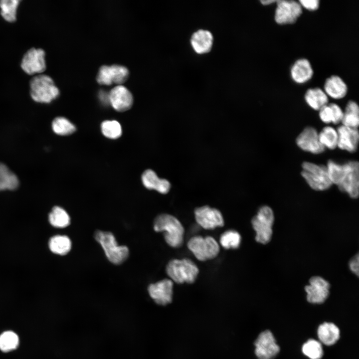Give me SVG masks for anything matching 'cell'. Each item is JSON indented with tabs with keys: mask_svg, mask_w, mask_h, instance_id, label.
<instances>
[{
	"mask_svg": "<svg viewBox=\"0 0 359 359\" xmlns=\"http://www.w3.org/2000/svg\"><path fill=\"white\" fill-rule=\"evenodd\" d=\"M333 184L346 192L353 198H357L359 193V164L352 161L341 164L334 180Z\"/></svg>",
	"mask_w": 359,
	"mask_h": 359,
	"instance_id": "6da1fadb",
	"label": "cell"
},
{
	"mask_svg": "<svg viewBox=\"0 0 359 359\" xmlns=\"http://www.w3.org/2000/svg\"><path fill=\"white\" fill-rule=\"evenodd\" d=\"M157 232H164L167 243L173 247H179L183 242L184 228L180 222L172 215L163 213L158 215L154 222Z\"/></svg>",
	"mask_w": 359,
	"mask_h": 359,
	"instance_id": "7a4b0ae2",
	"label": "cell"
},
{
	"mask_svg": "<svg viewBox=\"0 0 359 359\" xmlns=\"http://www.w3.org/2000/svg\"><path fill=\"white\" fill-rule=\"evenodd\" d=\"M31 98L39 103H50L59 95V90L52 79L48 75L38 74L30 81Z\"/></svg>",
	"mask_w": 359,
	"mask_h": 359,
	"instance_id": "3957f363",
	"label": "cell"
},
{
	"mask_svg": "<svg viewBox=\"0 0 359 359\" xmlns=\"http://www.w3.org/2000/svg\"><path fill=\"white\" fill-rule=\"evenodd\" d=\"M166 272L172 281L178 284H191L195 280L199 270L189 259H175L171 260L167 264Z\"/></svg>",
	"mask_w": 359,
	"mask_h": 359,
	"instance_id": "277c9868",
	"label": "cell"
},
{
	"mask_svg": "<svg viewBox=\"0 0 359 359\" xmlns=\"http://www.w3.org/2000/svg\"><path fill=\"white\" fill-rule=\"evenodd\" d=\"M95 240L101 245L108 259L114 264H120L129 256V249L126 246L118 245L114 235L110 232L96 231Z\"/></svg>",
	"mask_w": 359,
	"mask_h": 359,
	"instance_id": "5b68a950",
	"label": "cell"
},
{
	"mask_svg": "<svg viewBox=\"0 0 359 359\" xmlns=\"http://www.w3.org/2000/svg\"><path fill=\"white\" fill-rule=\"evenodd\" d=\"M302 167V176L314 190H325L333 184L330 179L326 166L304 162Z\"/></svg>",
	"mask_w": 359,
	"mask_h": 359,
	"instance_id": "8992f818",
	"label": "cell"
},
{
	"mask_svg": "<svg viewBox=\"0 0 359 359\" xmlns=\"http://www.w3.org/2000/svg\"><path fill=\"white\" fill-rule=\"evenodd\" d=\"M274 220V215L271 207L264 205L259 208L257 214L251 220L252 227L256 232L257 242L266 244L270 241Z\"/></svg>",
	"mask_w": 359,
	"mask_h": 359,
	"instance_id": "52a82bcc",
	"label": "cell"
},
{
	"mask_svg": "<svg viewBox=\"0 0 359 359\" xmlns=\"http://www.w3.org/2000/svg\"><path fill=\"white\" fill-rule=\"evenodd\" d=\"M187 246L194 256L201 261L215 258L220 250L218 243L211 236H193L189 240Z\"/></svg>",
	"mask_w": 359,
	"mask_h": 359,
	"instance_id": "ba28073f",
	"label": "cell"
},
{
	"mask_svg": "<svg viewBox=\"0 0 359 359\" xmlns=\"http://www.w3.org/2000/svg\"><path fill=\"white\" fill-rule=\"evenodd\" d=\"M276 3L274 19L279 24H293L302 13V6L298 1L279 0Z\"/></svg>",
	"mask_w": 359,
	"mask_h": 359,
	"instance_id": "9c48e42d",
	"label": "cell"
},
{
	"mask_svg": "<svg viewBox=\"0 0 359 359\" xmlns=\"http://www.w3.org/2000/svg\"><path fill=\"white\" fill-rule=\"evenodd\" d=\"M255 353L258 359H274L280 348L272 333L269 330L261 333L254 343Z\"/></svg>",
	"mask_w": 359,
	"mask_h": 359,
	"instance_id": "30bf717a",
	"label": "cell"
},
{
	"mask_svg": "<svg viewBox=\"0 0 359 359\" xmlns=\"http://www.w3.org/2000/svg\"><path fill=\"white\" fill-rule=\"evenodd\" d=\"M196 222L205 229H213L224 225V219L221 212L208 205L196 208L194 210Z\"/></svg>",
	"mask_w": 359,
	"mask_h": 359,
	"instance_id": "8fae6325",
	"label": "cell"
},
{
	"mask_svg": "<svg viewBox=\"0 0 359 359\" xmlns=\"http://www.w3.org/2000/svg\"><path fill=\"white\" fill-rule=\"evenodd\" d=\"M330 285L320 276H313L309 280V285L305 287L307 301L313 304L324 303L329 295Z\"/></svg>",
	"mask_w": 359,
	"mask_h": 359,
	"instance_id": "7c38bea8",
	"label": "cell"
},
{
	"mask_svg": "<svg viewBox=\"0 0 359 359\" xmlns=\"http://www.w3.org/2000/svg\"><path fill=\"white\" fill-rule=\"evenodd\" d=\"M45 55V52L42 49L30 48L22 58L21 68L29 75L43 72L46 69Z\"/></svg>",
	"mask_w": 359,
	"mask_h": 359,
	"instance_id": "4fadbf2b",
	"label": "cell"
},
{
	"mask_svg": "<svg viewBox=\"0 0 359 359\" xmlns=\"http://www.w3.org/2000/svg\"><path fill=\"white\" fill-rule=\"evenodd\" d=\"M129 75L128 69L121 65H103L100 67L97 76V81L100 84L110 85L112 84L120 85L124 83Z\"/></svg>",
	"mask_w": 359,
	"mask_h": 359,
	"instance_id": "5bb4252c",
	"label": "cell"
},
{
	"mask_svg": "<svg viewBox=\"0 0 359 359\" xmlns=\"http://www.w3.org/2000/svg\"><path fill=\"white\" fill-rule=\"evenodd\" d=\"M296 142L302 150L314 154H321L325 150L320 142L318 131L312 127L305 128L297 137Z\"/></svg>",
	"mask_w": 359,
	"mask_h": 359,
	"instance_id": "9a60e30c",
	"label": "cell"
},
{
	"mask_svg": "<svg viewBox=\"0 0 359 359\" xmlns=\"http://www.w3.org/2000/svg\"><path fill=\"white\" fill-rule=\"evenodd\" d=\"M173 282L165 279L150 284L148 288L150 296L158 305L165 306L172 301Z\"/></svg>",
	"mask_w": 359,
	"mask_h": 359,
	"instance_id": "2e32d148",
	"label": "cell"
},
{
	"mask_svg": "<svg viewBox=\"0 0 359 359\" xmlns=\"http://www.w3.org/2000/svg\"><path fill=\"white\" fill-rule=\"evenodd\" d=\"M108 95L109 104L117 111H127L132 106L133 96L130 91L123 85H118L114 87Z\"/></svg>",
	"mask_w": 359,
	"mask_h": 359,
	"instance_id": "e0dca14e",
	"label": "cell"
},
{
	"mask_svg": "<svg viewBox=\"0 0 359 359\" xmlns=\"http://www.w3.org/2000/svg\"><path fill=\"white\" fill-rule=\"evenodd\" d=\"M338 136L337 147L350 153L356 152L359 144L358 129L341 125L337 129Z\"/></svg>",
	"mask_w": 359,
	"mask_h": 359,
	"instance_id": "ac0fdd59",
	"label": "cell"
},
{
	"mask_svg": "<svg viewBox=\"0 0 359 359\" xmlns=\"http://www.w3.org/2000/svg\"><path fill=\"white\" fill-rule=\"evenodd\" d=\"M142 181L147 188L156 190L162 194L167 193L171 187L169 180L159 178L156 173L151 169L144 172L142 175Z\"/></svg>",
	"mask_w": 359,
	"mask_h": 359,
	"instance_id": "d6986e66",
	"label": "cell"
},
{
	"mask_svg": "<svg viewBox=\"0 0 359 359\" xmlns=\"http://www.w3.org/2000/svg\"><path fill=\"white\" fill-rule=\"evenodd\" d=\"M213 40V36L209 31L199 29L192 34L190 42L194 51L198 54H202L210 51Z\"/></svg>",
	"mask_w": 359,
	"mask_h": 359,
	"instance_id": "ffe728a7",
	"label": "cell"
},
{
	"mask_svg": "<svg viewBox=\"0 0 359 359\" xmlns=\"http://www.w3.org/2000/svg\"><path fill=\"white\" fill-rule=\"evenodd\" d=\"M313 70L309 61L305 58L296 60L291 68L292 79L299 84L304 83L313 76Z\"/></svg>",
	"mask_w": 359,
	"mask_h": 359,
	"instance_id": "44dd1931",
	"label": "cell"
},
{
	"mask_svg": "<svg viewBox=\"0 0 359 359\" xmlns=\"http://www.w3.org/2000/svg\"><path fill=\"white\" fill-rule=\"evenodd\" d=\"M324 90L327 95L333 98L339 99L346 95L348 87L340 77L332 75L326 80Z\"/></svg>",
	"mask_w": 359,
	"mask_h": 359,
	"instance_id": "7402d4cb",
	"label": "cell"
},
{
	"mask_svg": "<svg viewBox=\"0 0 359 359\" xmlns=\"http://www.w3.org/2000/svg\"><path fill=\"white\" fill-rule=\"evenodd\" d=\"M317 335L321 342L326 346H332L339 340L340 332L334 323L325 322L319 326Z\"/></svg>",
	"mask_w": 359,
	"mask_h": 359,
	"instance_id": "603a6c76",
	"label": "cell"
},
{
	"mask_svg": "<svg viewBox=\"0 0 359 359\" xmlns=\"http://www.w3.org/2000/svg\"><path fill=\"white\" fill-rule=\"evenodd\" d=\"M305 100L310 107L316 110H319L327 105L329 101L326 93L318 87L308 89L305 94Z\"/></svg>",
	"mask_w": 359,
	"mask_h": 359,
	"instance_id": "cb8c5ba5",
	"label": "cell"
},
{
	"mask_svg": "<svg viewBox=\"0 0 359 359\" xmlns=\"http://www.w3.org/2000/svg\"><path fill=\"white\" fill-rule=\"evenodd\" d=\"M341 123L345 126L358 129L359 125V108L356 102L350 100L348 102L343 112Z\"/></svg>",
	"mask_w": 359,
	"mask_h": 359,
	"instance_id": "d4e9b609",
	"label": "cell"
},
{
	"mask_svg": "<svg viewBox=\"0 0 359 359\" xmlns=\"http://www.w3.org/2000/svg\"><path fill=\"white\" fill-rule=\"evenodd\" d=\"M49 247L53 253L64 255L67 254L71 248V241L69 238L65 235H55L51 237L49 241Z\"/></svg>",
	"mask_w": 359,
	"mask_h": 359,
	"instance_id": "484cf974",
	"label": "cell"
},
{
	"mask_svg": "<svg viewBox=\"0 0 359 359\" xmlns=\"http://www.w3.org/2000/svg\"><path fill=\"white\" fill-rule=\"evenodd\" d=\"M18 184L17 176L5 165L0 163V190L14 189Z\"/></svg>",
	"mask_w": 359,
	"mask_h": 359,
	"instance_id": "4316f807",
	"label": "cell"
},
{
	"mask_svg": "<svg viewBox=\"0 0 359 359\" xmlns=\"http://www.w3.org/2000/svg\"><path fill=\"white\" fill-rule=\"evenodd\" d=\"M48 219L51 225L57 228L66 227L70 222V218L67 212L62 207L57 206L53 207L49 214Z\"/></svg>",
	"mask_w": 359,
	"mask_h": 359,
	"instance_id": "83f0119b",
	"label": "cell"
},
{
	"mask_svg": "<svg viewBox=\"0 0 359 359\" xmlns=\"http://www.w3.org/2000/svg\"><path fill=\"white\" fill-rule=\"evenodd\" d=\"M321 144L326 148L334 150L337 147L338 136L337 130L331 126L323 128L319 133Z\"/></svg>",
	"mask_w": 359,
	"mask_h": 359,
	"instance_id": "f1b7e54d",
	"label": "cell"
},
{
	"mask_svg": "<svg viewBox=\"0 0 359 359\" xmlns=\"http://www.w3.org/2000/svg\"><path fill=\"white\" fill-rule=\"evenodd\" d=\"M19 343V337L13 331H6L0 335V350L3 352H8L16 349Z\"/></svg>",
	"mask_w": 359,
	"mask_h": 359,
	"instance_id": "f546056e",
	"label": "cell"
},
{
	"mask_svg": "<svg viewBox=\"0 0 359 359\" xmlns=\"http://www.w3.org/2000/svg\"><path fill=\"white\" fill-rule=\"evenodd\" d=\"M52 130L61 136L69 135L76 131V127L69 120L63 117L55 118L52 123Z\"/></svg>",
	"mask_w": 359,
	"mask_h": 359,
	"instance_id": "4dcf8cb0",
	"label": "cell"
},
{
	"mask_svg": "<svg viewBox=\"0 0 359 359\" xmlns=\"http://www.w3.org/2000/svg\"><path fill=\"white\" fill-rule=\"evenodd\" d=\"M20 2L19 0H0V14L8 22L16 20V9Z\"/></svg>",
	"mask_w": 359,
	"mask_h": 359,
	"instance_id": "1f68e13d",
	"label": "cell"
},
{
	"mask_svg": "<svg viewBox=\"0 0 359 359\" xmlns=\"http://www.w3.org/2000/svg\"><path fill=\"white\" fill-rule=\"evenodd\" d=\"M303 353L310 359H321L323 355L321 344L314 339H310L305 343L302 348Z\"/></svg>",
	"mask_w": 359,
	"mask_h": 359,
	"instance_id": "d6a6232c",
	"label": "cell"
},
{
	"mask_svg": "<svg viewBox=\"0 0 359 359\" xmlns=\"http://www.w3.org/2000/svg\"><path fill=\"white\" fill-rule=\"evenodd\" d=\"M101 130L105 137L111 139L119 138L122 133L120 124L116 120L103 121L101 124Z\"/></svg>",
	"mask_w": 359,
	"mask_h": 359,
	"instance_id": "836d02e7",
	"label": "cell"
},
{
	"mask_svg": "<svg viewBox=\"0 0 359 359\" xmlns=\"http://www.w3.org/2000/svg\"><path fill=\"white\" fill-rule=\"evenodd\" d=\"M219 241L221 245L225 249H235L239 246L241 236L236 231H226L220 236Z\"/></svg>",
	"mask_w": 359,
	"mask_h": 359,
	"instance_id": "e575fe53",
	"label": "cell"
},
{
	"mask_svg": "<svg viewBox=\"0 0 359 359\" xmlns=\"http://www.w3.org/2000/svg\"><path fill=\"white\" fill-rule=\"evenodd\" d=\"M332 110V123L338 124L341 123L343 117V111L341 107L336 103H330L328 104Z\"/></svg>",
	"mask_w": 359,
	"mask_h": 359,
	"instance_id": "d590c367",
	"label": "cell"
},
{
	"mask_svg": "<svg viewBox=\"0 0 359 359\" xmlns=\"http://www.w3.org/2000/svg\"><path fill=\"white\" fill-rule=\"evenodd\" d=\"M319 117L322 122L326 124L332 122V113L328 104L324 106L319 110Z\"/></svg>",
	"mask_w": 359,
	"mask_h": 359,
	"instance_id": "8d00e7d4",
	"label": "cell"
},
{
	"mask_svg": "<svg viewBox=\"0 0 359 359\" xmlns=\"http://www.w3.org/2000/svg\"><path fill=\"white\" fill-rule=\"evenodd\" d=\"M302 6L310 10H315L319 8V0H300L298 1Z\"/></svg>",
	"mask_w": 359,
	"mask_h": 359,
	"instance_id": "74e56055",
	"label": "cell"
},
{
	"mask_svg": "<svg viewBox=\"0 0 359 359\" xmlns=\"http://www.w3.org/2000/svg\"><path fill=\"white\" fill-rule=\"evenodd\" d=\"M349 268L351 271L356 274L359 275V254H357L349 261Z\"/></svg>",
	"mask_w": 359,
	"mask_h": 359,
	"instance_id": "f35d334b",
	"label": "cell"
},
{
	"mask_svg": "<svg viewBox=\"0 0 359 359\" xmlns=\"http://www.w3.org/2000/svg\"><path fill=\"white\" fill-rule=\"evenodd\" d=\"M99 96L100 99L103 104H109L108 94H106L104 92H102L100 94Z\"/></svg>",
	"mask_w": 359,
	"mask_h": 359,
	"instance_id": "ab89813d",
	"label": "cell"
},
{
	"mask_svg": "<svg viewBox=\"0 0 359 359\" xmlns=\"http://www.w3.org/2000/svg\"><path fill=\"white\" fill-rule=\"evenodd\" d=\"M277 0H260L261 3L263 5H268L273 2H276Z\"/></svg>",
	"mask_w": 359,
	"mask_h": 359,
	"instance_id": "60d3db41",
	"label": "cell"
}]
</instances>
